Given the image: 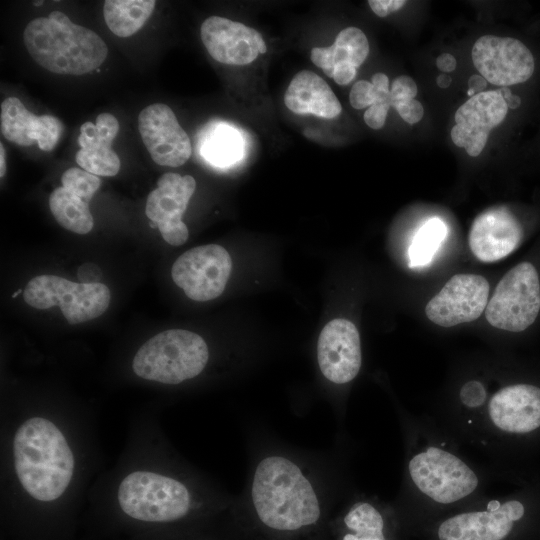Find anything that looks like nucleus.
Masks as SVG:
<instances>
[{"instance_id": "nucleus-1", "label": "nucleus", "mask_w": 540, "mask_h": 540, "mask_svg": "<svg viewBox=\"0 0 540 540\" xmlns=\"http://www.w3.org/2000/svg\"><path fill=\"white\" fill-rule=\"evenodd\" d=\"M17 477L33 498L49 502L67 489L74 472V456L57 426L32 417L18 428L13 439Z\"/></svg>"}, {"instance_id": "nucleus-2", "label": "nucleus", "mask_w": 540, "mask_h": 540, "mask_svg": "<svg viewBox=\"0 0 540 540\" xmlns=\"http://www.w3.org/2000/svg\"><path fill=\"white\" fill-rule=\"evenodd\" d=\"M23 42L38 65L56 74L89 73L100 67L108 55V48L98 34L74 24L60 11L30 21Z\"/></svg>"}, {"instance_id": "nucleus-3", "label": "nucleus", "mask_w": 540, "mask_h": 540, "mask_svg": "<svg viewBox=\"0 0 540 540\" xmlns=\"http://www.w3.org/2000/svg\"><path fill=\"white\" fill-rule=\"evenodd\" d=\"M406 475L417 495L441 505L475 496L482 487L480 474L468 462L437 443H426L409 453Z\"/></svg>"}, {"instance_id": "nucleus-4", "label": "nucleus", "mask_w": 540, "mask_h": 540, "mask_svg": "<svg viewBox=\"0 0 540 540\" xmlns=\"http://www.w3.org/2000/svg\"><path fill=\"white\" fill-rule=\"evenodd\" d=\"M208 359L209 349L200 335L171 329L146 341L135 354L132 368L143 379L179 384L198 376Z\"/></svg>"}, {"instance_id": "nucleus-5", "label": "nucleus", "mask_w": 540, "mask_h": 540, "mask_svg": "<svg viewBox=\"0 0 540 540\" xmlns=\"http://www.w3.org/2000/svg\"><path fill=\"white\" fill-rule=\"evenodd\" d=\"M119 505L128 516L146 522H172L184 518L193 507L189 488L172 477L135 471L120 483Z\"/></svg>"}, {"instance_id": "nucleus-6", "label": "nucleus", "mask_w": 540, "mask_h": 540, "mask_svg": "<svg viewBox=\"0 0 540 540\" xmlns=\"http://www.w3.org/2000/svg\"><path fill=\"white\" fill-rule=\"evenodd\" d=\"M540 312V280L535 266L521 262L497 284L485 309L487 321L495 328L522 332Z\"/></svg>"}, {"instance_id": "nucleus-7", "label": "nucleus", "mask_w": 540, "mask_h": 540, "mask_svg": "<svg viewBox=\"0 0 540 540\" xmlns=\"http://www.w3.org/2000/svg\"><path fill=\"white\" fill-rule=\"evenodd\" d=\"M25 302L36 309L59 306L70 324L102 315L110 303V290L102 283H75L55 275L32 278L24 289Z\"/></svg>"}, {"instance_id": "nucleus-8", "label": "nucleus", "mask_w": 540, "mask_h": 540, "mask_svg": "<svg viewBox=\"0 0 540 540\" xmlns=\"http://www.w3.org/2000/svg\"><path fill=\"white\" fill-rule=\"evenodd\" d=\"M232 268L229 253L220 245L194 247L172 266V279L194 301H209L224 291Z\"/></svg>"}, {"instance_id": "nucleus-9", "label": "nucleus", "mask_w": 540, "mask_h": 540, "mask_svg": "<svg viewBox=\"0 0 540 540\" xmlns=\"http://www.w3.org/2000/svg\"><path fill=\"white\" fill-rule=\"evenodd\" d=\"M472 61L486 81L507 87L527 81L535 63L530 50L511 37L484 35L472 48Z\"/></svg>"}, {"instance_id": "nucleus-10", "label": "nucleus", "mask_w": 540, "mask_h": 540, "mask_svg": "<svg viewBox=\"0 0 540 540\" xmlns=\"http://www.w3.org/2000/svg\"><path fill=\"white\" fill-rule=\"evenodd\" d=\"M524 514L525 506L519 500L492 499L485 509L445 519L437 529V536L439 540H504Z\"/></svg>"}, {"instance_id": "nucleus-11", "label": "nucleus", "mask_w": 540, "mask_h": 540, "mask_svg": "<svg viewBox=\"0 0 540 540\" xmlns=\"http://www.w3.org/2000/svg\"><path fill=\"white\" fill-rule=\"evenodd\" d=\"M480 415L495 434L531 433L540 428V387L528 383L507 385L490 397Z\"/></svg>"}, {"instance_id": "nucleus-12", "label": "nucleus", "mask_w": 540, "mask_h": 540, "mask_svg": "<svg viewBox=\"0 0 540 540\" xmlns=\"http://www.w3.org/2000/svg\"><path fill=\"white\" fill-rule=\"evenodd\" d=\"M195 188L196 181L192 176L165 173L147 197L145 213L151 220V227H157L163 239L173 246L182 245L188 239V228L182 216Z\"/></svg>"}, {"instance_id": "nucleus-13", "label": "nucleus", "mask_w": 540, "mask_h": 540, "mask_svg": "<svg viewBox=\"0 0 540 540\" xmlns=\"http://www.w3.org/2000/svg\"><path fill=\"white\" fill-rule=\"evenodd\" d=\"M489 284L475 274H457L427 303L429 320L451 327L476 320L488 304Z\"/></svg>"}, {"instance_id": "nucleus-14", "label": "nucleus", "mask_w": 540, "mask_h": 540, "mask_svg": "<svg viewBox=\"0 0 540 540\" xmlns=\"http://www.w3.org/2000/svg\"><path fill=\"white\" fill-rule=\"evenodd\" d=\"M138 129L156 164L178 167L190 158V139L169 106L155 103L144 108L138 116Z\"/></svg>"}, {"instance_id": "nucleus-15", "label": "nucleus", "mask_w": 540, "mask_h": 540, "mask_svg": "<svg viewBox=\"0 0 540 540\" xmlns=\"http://www.w3.org/2000/svg\"><path fill=\"white\" fill-rule=\"evenodd\" d=\"M317 361L322 375L333 384H347L358 375L361 343L352 322L336 318L323 327L317 343Z\"/></svg>"}, {"instance_id": "nucleus-16", "label": "nucleus", "mask_w": 540, "mask_h": 540, "mask_svg": "<svg viewBox=\"0 0 540 540\" xmlns=\"http://www.w3.org/2000/svg\"><path fill=\"white\" fill-rule=\"evenodd\" d=\"M507 111L499 89L470 97L455 113L456 124L451 129L453 143L464 148L468 155L479 156L490 131L503 122Z\"/></svg>"}, {"instance_id": "nucleus-17", "label": "nucleus", "mask_w": 540, "mask_h": 540, "mask_svg": "<svg viewBox=\"0 0 540 540\" xmlns=\"http://www.w3.org/2000/svg\"><path fill=\"white\" fill-rule=\"evenodd\" d=\"M201 39L214 60L228 65H247L267 51L257 30L219 16L204 20Z\"/></svg>"}, {"instance_id": "nucleus-18", "label": "nucleus", "mask_w": 540, "mask_h": 540, "mask_svg": "<svg viewBox=\"0 0 540 540\" xmlns=\"http://www.w3.org/2000/svg\"><path fill=\"white\" fill-rule=\"evenodd\" d=\"M523 228L506 207H493L479 214L469 232L472 253L482 262L498 261L520 244Z\"/></svg>"}, {"instance_id": "nucleus-19", "label": "nucleus", "mask_w": 540, "mask_h": 540, "mask_svg": "<svg viewBox=\"0 0 540 540\" xmlns=\"http://www.w3.org/2000/svg\"><path fill=\"white\" fill-rule=\"evenodd\" d=\"M286 107L296 114L336 118L342 106L327 82L310 70L298 72L284 94Z\"/></svg>"}, {"instance_id": "nucleus-20", "label": "nucleus", "mask_w": 540, "mask_h": 540, "mask_svg": "<svg viewBox=\"0 0 540 540\" xmlns=\"http://www.w3.org/2000/svg\"><path fill=\"white\" fill-rule=\"evenodd\" d=\"M368 54L369 43L363 31L357 27H347L339 32L331 46L313 48L310 58L315 66L332 78L336 67L358 68Z\"/></svg>"}, {"instance_id": "nucleus-21", "label": "nucleus", "mask_w": 540, "mask_h": 540, "mask_svg": "<svg viewBox=\"0 0 540 540\" xmlns=\"http://www.w3.org/2000/svg\"><path fill=\"white\" fill-rule=\"evenodd\" d=\"M341 527L340 540H388L383 509L370 498L353 500L341 517Z\"/></svg>"}, {"instance_id": "nucleus-22", "label": "nucleus", "mask_w": 540, "mask_h": 540, "mask_svg": "<svg viewBox=\"0 0 540 540\" xmlns=\"http://www.w3.org/2000/svg\"><path fill=\"white\" fill-rule=\"evenodd\" d=\"M41 116L30 112L20 99L8 97L1 102L2 135L13 143L30 146L38 141Z\"/></svg>"}, {"instance_id": "nucleus-23", "label": "nucleus", "mask_w": 540, "mask_h": 540, "mask_svg": "<svg viewBox=\"0 0 540 540\" xmlns=\"http://www.w3.org/2000/svg\"><path fill=\"white\" fill-rule=\"evenodd\" d=\"M154 0H107L103 15L108 28L119 37L135 34L151 16Z\"/></svg>"}, {"instance_id": "nucleus-24", "label": "nucleus", "mask_w": 540, "mask_h": 540, "mask_svg": "<svg viewBox=\"0 0 540 540\" xmlns=\"http://www.w3.org/2000/svg\"><path fill=\"white\" fill-rule=\"evenodd\" d=\"M49 207L56 221L65 229L87 234L94 225L89 205L64 187L56 188L49 197Z\"/></svg>"}, {"instance_id": "nucleus-25", "label": "nucleus", "mask_w": 540, "mask_h": 540, "mask_svg": "<svg viewBox=\"0 0 540 540\" xmlns=\"http://www.w3.org/2000/svg\"><path fill=\"white\" fill-rule=\"evenodd\" d=\"M243 142L240 134L232 127L217 125L204 141L203 156L214 165L226 166L238 160Z\"/></svg>"}, {"instance_id": "nucleus-26", "label": "nucleus", "mask_w": 540, "mask_h": 540, "mask_svg": "<svg viewBox=\"0 0 540 540\" xmlns=\"http://www.w3.org/2000/svg\"><path fill=\"white\" fill-rule=\"evenodd\" d=\"M447 226L439 218H430L416 232L408 249L409 266L422 267L431 262L447 235Z\"/></svg>"}, {"instance_id": "nucleus-27", "label": "nucleus", "mask_w": 540, "mask_h": 540, "mask_svg": "<svg viewBox=\"0 0 540 540\" xmlns=\"http://www.w3.org/2000/svg\"><path fill=\"white\" fill-rule=\"evenodd\" d=\"M76 162L93 175L114 176L120 170V159L111 147L95 146L81 148L76 153Z\"/></svg>"}, {"instance_id": "nucleus-28", "label": "nucleus", "mask_w": 540, "mask_h": 540, "mask_svg": "<svg viewBox=\"0 0 540 540\" xmlns=\"http://www.w3.org/2000/svg\"><path fill=\"white\" fill-rule=\"evenodd\" d=\"M118 131L119 123L116 117L110 113H101L97 116L95 124L85 122L81 125L78 143L81 148L111 147Z\"/></svg>"}, {"instance_id": "nucleus-29", "label": "nucleus", "mask_w": 540, "mask_h": 540, "mask_svg": "<svg viewBox=\"0 0 540 540\" xmlns=\"http://www.w3.org/2000/svg\"><path fill=\"white\" fill-rule=\"evenodd\" d=\"M62 187L89 202L101 185L96 175L80 168H70L61 177Z\"/></svg>"}, {"instance_id": "nucleus-30", "label": "nucleus", "mask_w": 540, "mask_h": 540, "mask_svg": "<svg viewBox=\"0 0 540 540\" xmlns=\"http://www.w3.org/2000/svg\"><path fill=\"white\" fill-rule=\"evenodd\" d=\"M63 131L62 122L52 115H41V126L37 144L43 151H51L58 143Z\"/></svg>"}, {"instance_id": "nucleus-31", "label": "nucleus", "mask_w": 540, "mask_h": 540, "mask_svg": "<svg viewBox=\"0 0 540 540\" xmlns=\"http://www.w3.org/2000/svg\"><path fill=\"white\" fill-rule=\"evenodd\" d=\"M390 102L391 107H394L400 117L408 124L419 122L424 115L422 104L415 99L397 97L390 93Z\"/></svg>"}, {"instance_id": "nucleus-32", "label": "nucleus", "mask_w": 540, "mask_h": 540, "mask_svg": "<svg viewBox=\"0 0 540 540\" xmlns=\"http://www.w3.org/2000/svg\"><path fill=\"white\" fill-rule=\"evenodd\" d=\"M378 99L375 87L371 82L360 80L356 82L350 91V104L355 109L369 108Z\"/></svg>"}, {"instance_id": "nucleus-33", "label": "nucleus", "mask_w": 540, "mask_h": 540, "mask_svg": "<svg viewBox=\"0 0 540 540\" xmlns=\"http://www.w3.org/2000/svg\"><path fill=\"white\" fill-rule=\"evenodd\" d=\"M487 397L486 390L479 381H468L460 391L462 404L468 409L474 410L481 407Z\"/></svg>"}, {"instance_id": "nucleus-34", "label": "nucleus", "mask_w": 540, "mask_h": 540, "mask_svg": "<svg viewBox=\"0 0 540 540\" xmlns=\"http://www.w3.org/2000/svg\"><path fill=\"white\" fill-rule=\"evenodd\" d=\"M391 104L389 102H377L367 108L364 113L365 123L372 129H381L386 121V117Z\"/></svg>"}, {"instance_id": "nucleus-35", "label": "nucleus", "mask_w": 540, "mask_h": 540, "mask_svg": "<svg viewBox=\"0 0 540 540\" xmlns=\"http://www.w3.org/2000/svg\"><path fill=\"white\" fill-rule=\"evenodd\" d=\"M417 85L415 81L406 75L396 77L390 88V93L399 97L415 99L417 95Z\"/></svg>"}, {"instance_id": "nucleus-36", "label": "nucleus", "mask_w": 540, "mask_h": 540, "mask_svg": "<svg viewBox=\"0 0 540 540\" xmlns=\"http://www.w3.org/2000/svg\"><path fill=\"white\" fill-rule=\"evenodd\" d=\"M368 4L372 11L379 17H385L399 10L406 4L404 0H369Z\"/></svg>"}, {"instance_id": "nucleus-37", "label": "nucleus", "mask_w": 540, "mask_h": 540, "mask_svg": "<svg viewBox=\"0 0 540 540\" xmlns=\"http://www.w3.org/2000/svg\"><path fill=\"white\" fill-rule=\"evenodd\" d=\"M487 86L486 79L481 75H472L468 80V95L473 97L476 94L484 92Z\"/></svg>"}, {"instance_id": "nucleus-38", "label": "nucleus", "mask_w": 540, "mask_h": 540, "mask_svg": "<svg viewBox=\"0 0 540 540\" xmlns=\"http://www.w3.org/2000/svg\"><path fill=\"white\" fill-rule=\"evenodd\" d=\"M436 65L439 70L448 73L455 69L456 59L449 53H443L437 58Z\"/></svg>"}, {"instance_id": "nucleus-39", "label": "nucleus", "mask_w": 540, "mask_h": 540, "mask_svg": "<svg viewBox=\"0 0 540 540\" xmlns=\"http://www.w3.org/2000/svg\"><path fill=\"white\" fill-rule=\"evenodd\" d=\"M501 96L503 97L508 109H516L521 104V99L513 95L508 87H502L499 89Z\"/></svg>"}, {"instance_id": "nucleus-40", "label": "nucleus", "mask_w": 540, "mask_h": 540, "mask_svg": "<svg viewBox=\"0 0 540 540\" xmlns=\"http://www.w3.org/2000/svg\"><path fill=\"white\" fill-rule=\"evenodd\" d=\"M436 82L440 88H447L450 86L452 79L447 74H441L437 77Z\"/></svg>"}, {"instance_id": "nucleus-41", "label": "nucleus", "mask_w": 540, "mask_h": 540, "mask_svg": "<svg viewBox=\"0 0 540 540\" xmlns=\"http://www.w3.org/2000/svg\"><path fill=\"white\" fill-rule=\"evenodd\" d=\"M6 172V162H5V149L3 143H0V176L3 177Z\"/></svg>"}, {"instance_id": "nucleus-42", "label": "nucleus", "mask_w": 540, "mask_h": 540, "mask_svg": "<svg viewBox=\"0 0 540 540\" xmlns=\"http://www.w3.org/2000/svg\"><path fill=\"white\" fill-rule=\"evenodd\" d=\"M21 289H18L14 292V294L12 295V298H15L16 296H18L20 293H21Z\"/></svg>"}, {"instance_id": "nucleus-43", "label": "nucleus", "mask_w": 540, "mask_h": 540, "mask_svg": "<svg viewBox=\"0 0 540 540\" xmlns=\"http://www.w3.org/2000/svg\"><path fill=\"white\" fill-rule=\"evenodd\" d=\"M33 3H34L35 6H40L43 3V1H37V2L35 1Z\"/></svg>"}]
</instances>
